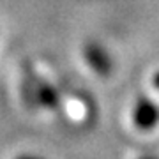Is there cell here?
<instances>
[{"label": "cell", "mask_w": 159, "mask_h": 159, "mask_svg": "<svg viewBox=\"0 0 159 159\" xmlns=\"http://www.w3.org/2000/svg\"><path fill=\"white\" fill-rule=\"evenodd\" d=\"M133 122L140 131H150L159 124V106L148 97H140L133 110Z\"/></svg>", "instance_id": "obj_1"}, {"label": "cell", "mask_w": 159, "mask_h": 159, "mask_svg": "<svg viewBox=\"0 0 159 159\" xmlns=\"http://www.w3.org/2000/svg\"><path fill=\"white\" fill-rule=\"evenodd\" d=\"M83 55H85L89 66L92 67V71L97 73L99 76H108L111 73L113 62L110 58L108 51L104 50L101 44H97V43H89V44H85Z\"/></svg>", "instance_id": "obj_2"}, {"label": "cell", "mask_w": 159, "mask_h": 159, "mask_svg": "<svg viewBox=\"0 0 159 159\" xmlns=\"http://www.w3.org/2000/svg\"><path fill=\"white\" fill-rule=\"evenodd\" d=\"M35 85H37V99H39V106H44V108H50V110L57 108L58 102H60L58 92L55 90L46 80L35 78Z\"/></svg>", "instance_id": "obj_3"}, {"label": "cell", "mask_w": 159, "mask_h": 159, "mask_svg": "<svg viewBox=\"0 0 159 159\" xmlns=\"http://www.w3.org/2000/svg\"><path fill=\"white\" fill-rule=\"evenodd\" d=\"M21 94L23 101L30 110H35L39 106V99H37V85H35V76L32 74L30 69L25 67V76H23V85H21Z\"/></svg>", "instance_id": "obj_4"}, {"label": "cell", "mask_w": 159, "mask_h": 159, "mask_svg": "<svg viewBox=\"0 0 159 159\" xmlns=\"http://www.w3.org/2000/svg\"><path fill=\"white\" fill-rule=\"evenodd\" d=\"M152 85H154V87H156V89H157V90H159V71H157V73H156V74H154Z\"/></svg>", "instance_id": "obj_5"}, {"label": "cell", "mask_w": 159, "mask_h": 159, "mask_svg": "<svg viewBox=\"0 0 159 159\" xmlns=\"http://www.w3.org/2000/svg\"><path fill=\"white\" fill-rule=\"evenodd\" d=\"M18 159H41V157H34V156H21V157Z\"/></svg>", "instance_id": "obj_6"}, {"label": "cell", "mask_w": 159, "mask_h": 159, "mask_svg": "<svg viewBox=\"0 0 159 159\" xmlns=\"http://www.w3.org/2000/svg\"><path fill=\"white\" fill-rule=\"evenodd\" d=\"M142 159H157V157H154V156H143Z\"/></svg>", "instance_id": "obj_7"}]
</instances>
